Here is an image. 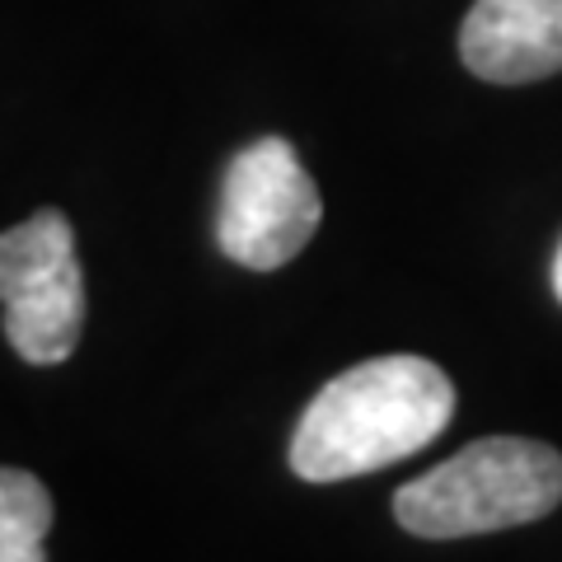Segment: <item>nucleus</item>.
Masks as SVG:
<instances>
[{
  "instance_id": "nucleus-6",
  "label": "nucleus",
  "mask_w": 562,
  "mask_h": 562,
  "mask_svg": "<svg viewBox=\"0 0 562 562\" xmlns=\"http://www.w3.org/2000/svg\"><path fill=\"white\" fill-rule=\"evenodd\" d=\"M52 530V492L29 469L0 464V562H47L43 539Z\"/></svg>"
},
{
  "instance_id": "nucleus-7",
  "label": "nucleus",
  "mask_w": 562,
  "mask_h": 562,
  "mask_svg": "<svg viewBox=\"0 0 562 562\" xmlns=\"http://www.w3.org/2000/svg\"><path fill=\"white\" fill-rule=\"evenodd\" d=\"M553 295L562 301V244H558V258H553Z\"/></svg>"
},
{
  "instance_id": "nucleus-4",
  "label": "nucleus",
  "mask_w": 562,
  "mask_h": 562,
  "mask_svg": "<svg viewBox=\"0 0 562 562\" xmlns=\"http://www.w3.org/2000/svg\"><path fill=\"white\" fill-rule=\"evenodd\" d=\"M324 202L291 140L262 136L244 146L221 183L216 244L249 272H277L319 231Z\"/></svg>"
},
{
  "instance_id": "nucleus-5",
  "label": "nucleus",
  "mask_w": 562,
  "mask_h": 562,
  "mask_svg": "<svg viewBox=\"0 0 562 562\" xmlns=\"http://www.w3.org/2000/svg\"><path fill=\"white\" fill-rule=\"evenodd\" d=\"M460 57L479 80L530 85L562 70V0H473Z\"/></svg>"
},
{
  "instance_id": "nucleus-1",
  "label": "nucleus",
  "mask_w": 562,
  "mask_h": 562,
  "mask_svg": "<svg viewBox=\"0 0 562 562\" xmlns=\"http://www.w3.org/2000/svg\"><path fill=\"white\" fill-rule=\"evenodd\" d=\"M454 384L427 357H371L328 380L295 422L291 469L305 483H338L390 469L450 427Z\"/></svg>"
},
{
  "instance_id": "nucleus-2",
  "label": "nucleus",
  "mask_w": 562,
  "mask_h": 562,
  "mask_svg": "<svg viewBox=\"0 0 562 562\" xmlns=\"http://www.w3.org/2000/svg\"><path fill=\"white\" fill-rule=\"evenodd\" d=\"M562 506V454L525 436H483L403 483L394 516L417 539H464L543 520Z\"/></svg>"
},
{
  "instance_id": "nucleus-3",
  "label": "nucleus",
  "mask_w": 562,
  "mask_h": 562,
  "mask_svg": "<svg viewBox=\"0 0 562 562\" xmlns=\"http://www.w3.org/2000/svg\"><path fill=\"white\" fill-rule=\"evenodd\" d=\"M0 305L5 338L29 366H57L80 342L85 277L76 258V231L57 206L0 235Z\"/></svg>"
}]
</instances>
